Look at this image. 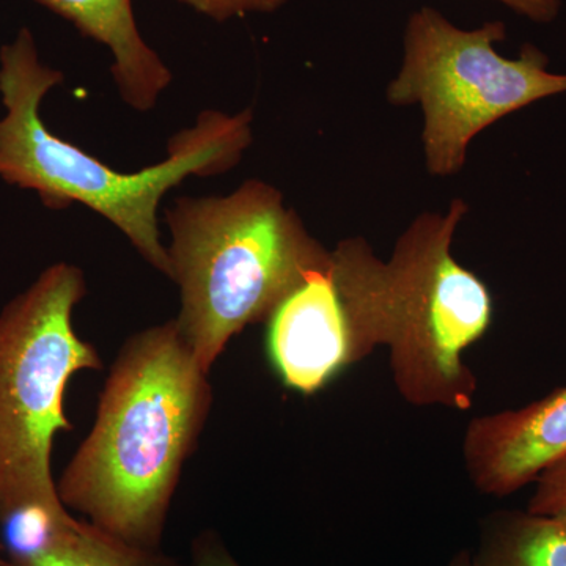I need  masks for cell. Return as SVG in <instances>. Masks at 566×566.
I'll return each instance as SVG.
<instances>
[{"instance_id":"6da1fadb","label":"cell","mask_w":566,"mask_h":566,"mask_svg":"<svg viewBox=\"0 0 566 566\" xmlns=\"http://www.w3.org/2000/svg\"><path fill=\"white\" fill-rule=\"evenodd\" d=\"M211 409L210 374L177 319L132 335L112 364L91 433L59 479L62 504L132 545L159 549Z\"/></svg>"},{"instance_id":"7a4b0ae2","label":"cell","mask_w":566,"mask_h":566,"mask_svg":"<svg viewBox=\"0 0 566 566\" xmlns=\"http://www.w3.org/2000/svg\"><path fill=\"white\" fill-rule=\"evenodd\" d=\"M468 214L463 199L450 200L442 212H422L387 262L359 237L331 251L357 357L387 346L395 385L411 405L465 411L474 401L476 379L463 353L490 329L493 297L453 255Z\"/></svg>"},{"instance_id":"3957f363","label":"cell","mask_w":566,"mask_h":566,"mask_svg":"<svg viewBox=\"0 0 566 566\" xmlns=\"http://www.w3.org/2000/svg\"><path fill=\"white\" fill-rule=\"evenodd\" d=\"M65 76L43 63L31 29L0 48V180L39 196L52 211L80 203L120 230L137 253L170 277L158 212L163 199L191 177H218L243 159L253 142V112L203 111L170 137L167 158L139 172H118L51 132L41 104Z\"/></svg>"},{"instance_id":"277c9868","label":"cell","mask_w":566,"mask_h":566,"mask_svg":"<svg viewBox=\"0 0 566 566\" xmlns=\"http://www.w3.org/2000/svg\"><path fill=\"white\" fill-rule=\"evenodd\" d=\"M177 324L210 374L234 335L270 319L312 271L333 266L282 192L244 181L227 196L180 197L164 214Z\"/></svg>"},{"instance_id":"5b68a950","label":"cell","mask_w":566,"mask_h":566,"mask_svg":"<svg viewBox=\"0 0 566 566\" xmlns=\"http://www.w3.org/2000/svg\"><path fill=\"white\" fill-rule=\"evenodd\" d=\"M87 294L76 264H51L0 311V524L70 512L52 474L55 436L73 430L71 379L102 370V354L74 329Z\"/></svg>"},{"instance_id":"8992f818","label":"cell","mask_w":566,"mask_h":566,"mask_svg":"<svg viewBox=\"0 0 566 566\" xmlns=\"http://www.w3.org/2000/svg\"><path fill=\"white\" fill-rule=\"evenodd\" d=\"M502 21L461 29L446 14L422 7L403 32V57L386 88L392 106H419L423 115L424 167L431 177H455L479 134L539 99L566 93V74L524 44L516 59L499 54Z\"/></svg>"},{"instance_id":"52a82bcc","label":"cell","mask_w":566,"mask_h":566,"mask_svg":"<svg viewBox=\"0 0 566 566\" xmlns=\"http://www.w3.org/2000/svg\"><path fill=\"white\" fill-rule=\"evenodd\" d=\"M266 352L282 385L314 395L359 360L333 266L316 270L268 319Z\"/></svg>"},{"instance_id":"ba28073f","label":"cell","mask_w":566,"mask_h":566,"mask_svg":"<svg viewBox=\"0 0 566 566\" xmlns=\"http://www.w3.org/2000/svg\"><path fill=\"white\" fill-rule=\"evenodd\" d=\"M463 453L480 493L504 497L535 482L566 455V387L516 411L476 417Z\"/></svg>"},{"instance_id":"9c48e42d","label":"cell","mask_w":566,"mask_h":566,"mask_svg":"<svg viewBox=\"0 0 566 566\" xmlns=\"http://www.w3.org/2000/svg\"><path fill=\"white\" fill-rule=\"evenodd\" d=\"M52 13L103 44L112 57L111 73L122 102L150 112L172 82V71L145 41L134 17L133 0H35Z\"/></svg>"},{"instance_id":"30bf717a","label":"cell","mask_w":566,"mask_h":566,"mask_svg":"<svg viewBox=\"0 0 566 566\" xmlns=\"http://www.w3.org/2000/svg\"><path fill=\"white\" fill-rule=\"evenodd\" d=\"M3 527L7 566H180L159 549L132 545L70 512L28 513Z\"/></svg>"},{"instance_id":"8fae6325","label":"cell","mask_w":566,"mask_h":566,"mask_svg":"<svg viewBox=\"0 0 566 566\" xmlns=\"http://www.w3.org/2000/svg\"><path fill=\"white\" fill-rule=\"evenodd\" d=\"M476 566H566V526L532 513H499L486 521Z\"/></svg>"},{"instance_id":"7c38bea8","label":"cell","mask_w":566,"mask_h":566,"mask_svg":"<svg viewBox=\"0 0 566 566\" xmlns=\"http://www.w3.org/2000/svg\"><path fill=\"white\" fill-rule=\"evenodd\" d=\"M527 512L554 517L566 526V455L536 476V490Z\"/></svg>"},{"instance_id":"4fadbf2b","label":"cell","mask_w":566,"mask_h":566,"mask_svg":"<svg viewBox=\"0 0 566 566\" xmlns=\"http://www.w3.org/2000/svg\"><path fill=\"white\" fill-rule=\"evenodd\" d=\"M182 6L218 22L248 17V14H266L281 10L289 0H178Z\"/></svg>"},{"instance_id":"5bb4252c","label":"cell","mask_w":566,"mask_h":566,"mask_svg":"<svg viewBox=\"0 0 566 566\" xmlns=\"http://www.w3.org/2000/svg\"><path fill=\"white\" fill-rule=\"evenodd\" d=\"M192 566H241L214 532L207 531L192 543Z\"/></svg>"},{"instance_id":"9a60e30c","label":"cell","mask_w":566,"mask_h":566,"mask_svg":"<svg viewBox=\"0 0 566 566\" xmlns=\"http://www.w3.org/2000/svg\"><path fill=\"white\" fill-rule=\"evenodd\" d=\"M497 2L536 24H551L557 20L562 11V0H497Z\"/></svg>"},{"instance_id":"2e32d148","label":"cell","mask_w":566,"mask_h":566,"mask_svg":"<svg viewBox=\"0 0 566 566\" xmlns=\"http://www.w3.org/2000/svg\"><path fill=\"white\" fill-rule=\"evenodd\" d=\"M446 566H476V564L474 557L464 551V553L457 554Z\"/></svg>"},{"instance_id":"e0dca14e","label":"cell","mask_w":566,"mask_h":566,"mask_svg":"<svg viewBox=\"0 0 566 566\" xmlns=\"http://www.w3.org/2000/svg\"><path fill=\"white\" fill-rule=\"evenodd\" d=\"M0 566H7L6 546H3V543H0Z\"/></svg>"}]
</instances>
